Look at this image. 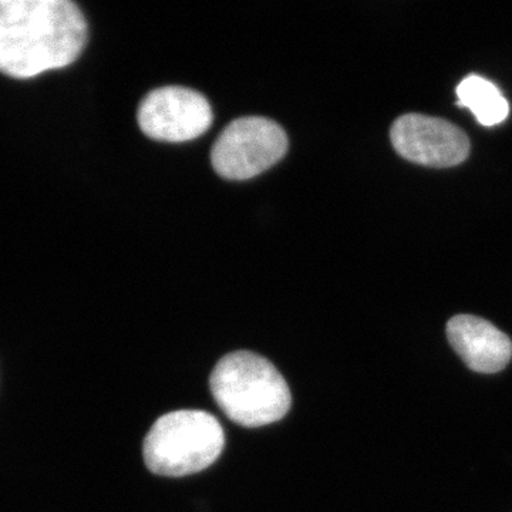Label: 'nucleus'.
<instances>
[{
    "label": "nucleus",
    "instance_id": "f257e3e1",
    "mask_svg": "<svg viewBox=\"0 0 512 512\" xmlns=\"http://www.w3.org/2000/svg\"><path fill=\"white\" fill-rule=\"evenodd\" d=\"M89 39L70 0H0V73L33 79L79 59Z\"/></svg>",
    "mask_w": 512,
    "mask_h": 512
},
{
    "label": "nucleus",
    "instance_id": "f03ea898",
    "mask_svg": "<svg viewBox=\"0 0 512 512\" xmlns=\"http://www.w3.org/2000/svg\"><path fill=\"white\" fill-rule=\"evenodd\" d=\"M210 386L215 403L239 426H268L291 409L284 376L256 353L241 350L222 357L212 370Z\"/></svg>",
    "mask_w": 512,
    "mask_h": 512
},
{
    "label": "nucleus",
    "instance_id": "7ed1b4c3",
    "mask_svg": "<svg viewBox=\"0 0 512 512\" xmlns=\"http://www.w3.org/2000/svg\"><path fill=\"white\" fill-rule=\"evenodd\" d=\"M225 446L220 421L201 410L164 414L144 440L148 470L164 477L200 473L218 460Z\"/></svg>",
    "mask_w": 512,
    "mask_h": 512
},
{
    "label": "nucleus",
    "instance_id": "20e7f679",
    "mask_svg": "<svg viewBox=\"0 0 512 512\" xmlns=\"http://www.w3.org/2000/svg\"><path fill=\"white\" fill-rule=\"evenodd\" d=\"M288 146L284 128L274 120L241 117L229 123L215 141L211 163L225 180H251L279 163Z\"/></svg>",
    "mask_w": 512,
    "mask_h": 512
},
{
    "label": "nucleus",
    "instance_id": "39448f33",
    "mask_svg": "<svg viewBox=\"0 0 512 512\" xmlns=\"http://www.w3.org/2000/svg\"><path fill=\"white\" fill-rule=\"evenodd\" d=\"M137 121L141 131L153 140L185 143L210 130L214 113L210 101L197 90L167 86L144 97Z\"/></svg>",
    "mask_w": 512,
    "mask_h": 512
},
{
    "label": "nucleus",
    "instance_id": "423d86ee",
    "mask_svg": "<svg viewBox=\"0 0 512 512\" xmlns=\"http://www.w3.org/2000/svg\"><path fill=\"white\" fill-rule=\"evenodd\" d=\"M390 138L394 150L412 163L453 167L470 153V141L450 121L424 114H404L394 121Z\"/></svg>",
    "mask_w": 512,
    "mask_h": 512
},
{
    "label": "nucleus",
    "instance_id": "0eeeda50",
    "mask_svg": "<svg viewBox=\"0 0 512 512\" xmlns=\"http://www.w3.org/2000/svg\"><path fill=\"white\" fill-rule=\"evenodd\" d=\"M447 338L451 348L473 372L493 375L510 363L511 339L478 316L457 315L448 320Z\"/></svg>",
    "mask_w": 512,
    "mask_h": 512
},
{
    "label": "nucleus",
    "instance_id": "6e6552de",
    "mask_svg": "<svg viewBox=\"0 0 512 512\" xmlns=\"http://www.w3.org/2000/svg\"><path fill=\"white\" fill-rule=\"evenodd\" d=\"M458 106L466 107L485 127L503 123L510 104L497 86L477 74H470L457 87Z\"/></svg>",
    "mask_w": 512,
    "mask_h": 512
}]
</instances>
